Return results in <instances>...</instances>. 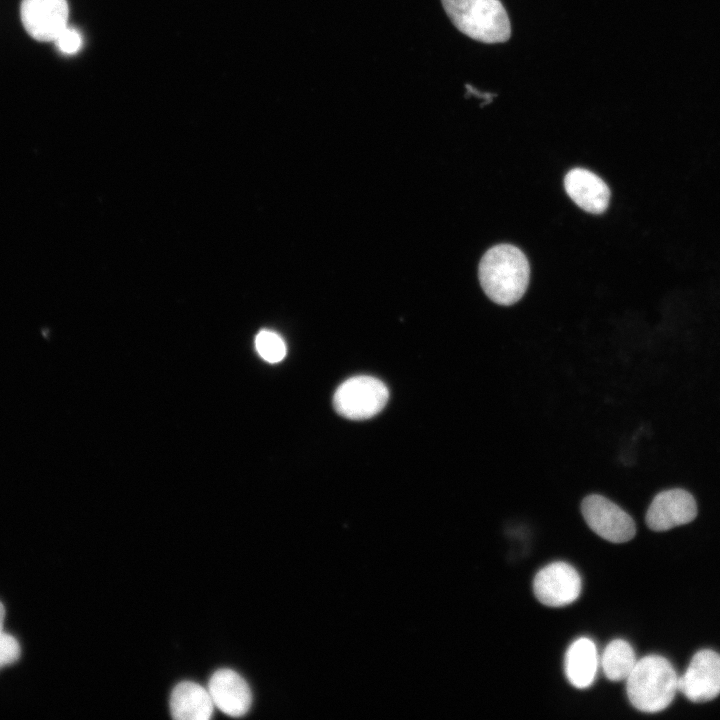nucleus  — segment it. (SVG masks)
I'll use <instances>...</instances> for the list:
<instances>
[{
  "instance_id": "obj_13",
  "label": "nucleus",
  "mask_w": 720,
  "mask_h": 720,
  "mask_svg": "<svg viewBox=\"0 0 720 720\" xmlns=\"http://www.w3.org/2000/svg\"><path fill=\"white\" fill-rule=\"evenodd\" d=\"M598 654L594 642L586 637L575 640L565 655V674L576 688L589 687L595 679L598 669Z\"/></svg>"
},
{
  "instance_id": "obj_4",
  "label": "nucleus",
  "mask_w": 720,
  "mask_h": 720,
  "mask_svg": "<svg viewBox=\"0 0 720 720\" xmlns=\"http://www.w3.org/2000/svg\"><path fill=\"white\" fill-rule=\"evenodd\" d=\"M388 398V388L381 380L360 375L347 379L336 389L333 405L342 417L365 420L378 414Z\"/></svg>"
},
{
  "instance_id": "obj_10",
  "label": "nucleus",
  "mask_w": 720,
  "mask_h": 720,
  "mask_svg": "<svg viewBox=\"0 0 720 720\" xmlns=\"http://www.w3.org/2000/svg\"><path fill=\"white\" fill-rule=\"evenodd\" d=\"M208 692L214 706L232 717L245 715L252 703L247 682L231 669L214 672L208 683Z\"/></svg>"
},
{
  "instance_id": "obj_8",
  "label": "nucleus",
  "mask_w": 720,
  "mask_h": 720,
  "mask_svg": "<svg viewBox=\"0 0 720 720\" xmlns=\"http://www.w3.org/2000/svg\"><path fill=\"white\" fill-rule=\"evenodd\" d=\"M67 0H22L20 17L26 32L40 42H54L68 26Z\"/></svg>"
},
{
  "instance_id": "obj_7",
  "label": "nucleus",
  "mask_w": 720,
  "mask_h": 720,
  "mask_svg": "<svg viewBox=\"0 0 720 720\" xmlns=\"http://www.w3.org/2000/svg\"><path fill=\"white\" fill-rule=\"evenodd\" d=\"M581 587L580 575L565 562H553L545 566L536 574L533 583L535 596L549 607H561L574 602Z\"/></svg>"
},
{
  "instance_id": "obj_11",
  "label": "nucleus",
  "mask_w": 720,
  "mask_h": 720,
  "mask_svg": "<svg viewBox=\"0 0 720 720\" xmlns=\"http://www.w3.org/2000/svg\"><path fill=\"white\" fill-rule=\"evenodd\" d=\"M568 196L583 210L600 214L609 205L610 190L607 184L593 172L574 168L564 178Z\"/></svg>"
},
{
  "instance_id": "obj_3",
  "label": "nucleus",
  "mask_w": 720,
  "mask_h": 720,
  "mask_svg": "<svg viewBox=\"0 0 720 720\" xmlns=\"http://www.w3.org/2000/svg\"><path fill=\"white\" fill-rule=\"evenodd\" d=\"M453 25L473 40L495 44L511 36V23L500 0H441Z\"/></svg>"
},
{
  "instance_id": "obj_12",
  "label": "nucleus",
  "mask_w": 720,
  "mask_h": 720,
  "mask_svg": "<svg viewBox=\"0 0 720 720\" xmlns=\"http://www.w3.org/2000/svg\"><path fill=\"white\" fill-rule=\"evenodd\" d=\"M214 704L208 689L197 683L184 681L175 686L170 697V712L177 720H208Z\"/></svg>"
},
{
  "instance_id": "obj_5",
  "label": "nucleus",
  "mask_w": 720,
  "mask_h": 720,
  "mask_svg": "<svg viewBox=\"0 0 720 720\" xmlns=\"http://www.w3.org/2000/svg\"><path fill=\"white\" fill-rule=\"evenodd\" d=\"M581 512L591 530L607 541L624 543L631 540L636 533L631 516L602 495L592 494L585 497Z\"/></svg>"
},
{
  "instance_id": "obj_15",
  "label": "nucleus",
  "mask_w": 720,
  "mask_h": 720,
  "mask_svg": "<svg viewBox=\"0 0 720 720\" xmlns=\"http://www.w3.org/2000/svg\"><path fill=\"white\" fill-rule=\"evenodd\" d=\"M255 348L260 357L269 363L282 361L287 352L282 337L271 330H261L256 335Z\"/></svg>"
},
{
  "instance_id": "obj_17",
  "label": "nucleus",
  "mask_w": 720,
  "mask_h": 720,
  "mask_svg": "<svg viewBox=\"0 0 720 720\" xmlns=\"http://www.w3.org/2000/svg\"><path fill=\"white\" fill-rule=\"evenodd\" d=\"M20 645L18 641L7 633L0 635V669L10 665L20 657Z\"/></svg>"
},
{
  "instance_id": "obj_6",
  "label": "nucleus",
  "mask_w": 720,
  "mask_h": 720,
  "mask_svg": "<svg viewBox=\"0 0 720 720\" xmlns=\"http://www.w3.org/2000/svg\"><path fill=\"white\" fill-rule=\"evenodd\" d=\"M678 691L692 702L713 700L720 695V655L709 649L698 651L685 673L678 677Z\"/></svg>"
},
{
  "instance_id": "obj_16",
  "label": "nucleus",
  "mask_w": 720,
  "mask_h": 720,
  "mask_svg": "<svg viewBox=\"0 0 720 720\" xmlns=\"http://www.w3.org/2000/svg\"><path fill=\"white\" fill-rule=\"evenodd\" d=\"M54 43L63 54L73 55L81 49L83 38L77 29L67 26L60 32Z\"/></svg>"
},
{
  "instance_id": "obj_1",
  "label": "nucleus",
  "mask_w": 720,
  "mask_h": 720,
  "mask_svg": "<svg viewBox=\"0 0 720 720\" xmlns=\"http://www.w3.org/2000/svg\"><path fill=\"white\" fill-rule=\"evenodd\" d=\"M478 274L485 294L493 302L512 305L526 292L530 268L525 254L519 248L499 244L483 255Z\"/></svg>"
},
{
  "instance_id": "obj_18",
  "label": "nucleus",
  "mask_w": 720,
  "mask_h": 720,
  "mask_svg": "<svg viewBox=\"0 0 720 720\" xmlns=\"http://www.w3.org/2000/svg\"><path fill=\"white\" fill-rule=\"evenodd\" d=\"M5 617V608L0 601V635L3 633V622Z\"/></svg>"
},
{
  "instance_id": "obj_2",
  "label": "nucleus",
  "mask_w": 720,
  "mask_h": 720,
  "mask_svg": "<svg viewBox=\"0 0 720 720\" xmlns=\"http://www.w3.org/2000/svg\"><path fill=\"white\" fill-rule=\"evenodd\" d=\"M626 682L630 703L646 713L667 708L678 691L677 673L667 659L658 655L638 660Z\"/></svg>"
},
{
  "instance_id": "obj_14",
  "label": "nucleus",
  "mask_w": 720,
  "mask_h": 720,
  "mask_svg": "<svg viewBox=\"0 0 720 720\" xmlns=\"http://www.w3.org/2000/svg\"><path fill=\"white\" fill-rule=\"evenodd\" d=\"M636 662L632 646L622 639L611 641L601 657L603 672L611 681L626 680Z\"/></svg>"
},
{
  "instance_id": "obj_9",
  "label": "nucleus",
  "mask_w": 720,
  "mask_h": 720,
  "mask_svg": "<svg viewBox=\"0 0 720 720\" xmlns=\"http://www.w3.org/2000/svg\"><path fill=\"white\" fill-rule=\"evenodd\" d=\"M697 516L694 497L684 489H669L658 493L647 513V526L657 532L690 523Z\"/></svg>"
}]
</instances>
